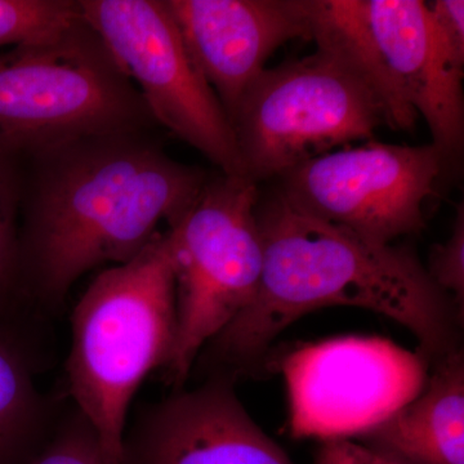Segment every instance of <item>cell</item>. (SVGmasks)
<instances>
[{
	"mask_svg": "<svg viewBox=\"0 0 464 464\" xmlns=\"http://www.w3.org/2000/svg\"><path fill=\"white\" fill-rule=\"evenodd\" d=\"M21 285L57 310L84 274L123 265L194 206L208 179L167 154L152 130L93 134L23 154Z\"/></svg>",
	"mask_w": 464,
	"mask_h": 464,
	"instance_id": "obj_1",
	"label": "cell"
},
{
	"mask_svg": "<svg viewBox=\"0 0 464 464\" xmlns=\"http://www.w3.org/2000/svg\"><path fill=\"white\" fill-rule=\"evenodd\" d=\"M256 218L264 267L257 295L195 364L235 381L261 366L275 338L302 316L332 306L362 307L401 324L433 364L459 348V311L408 246L373 243L259 191Z\"/></svg>",
	"mask_w": 464,
	"mask_h": 464,
	"instance_id": "obj_2",
	"label": "cell"
},
{
	"mask_svg": "<svg viewBox=\"0 0 464 464\" xmlns=\"http://www.w3.org/2000/svg\"><path fill=\"white\" fill-rule=\"evenodd\" d=\"M176 276L169 232H158L130 261L91 283L72 315L69 392L121 464L130 402L145 378L164 369L176 341Z\"/></svg>",
	"mask_w": 464,
	"mask_h": 464,
	"instance_id": "obj_3",
	"label": "cell"
},
{
	"mask_svg": "<svg viewBox=\"0 0 464 464\" xmlns=\"http://www.w3.org/2000/svg\"><path fill=\"white\" fill-rule=\"evenodd\" d=\"M157 127L136 85L82 14L51 38L0 53V136L21 154Z\"/></svg>",
	"mask_w": 464,
	"mask_h": 464,
	"instance_id": "obj_4",
	"label": "cell"
},
{
	"mask_svg": "<svg viewBox=\"0 0 464 464\" xmlns=\"http://www.w3.org/2000/svg\"><path fill=\"white\" fill-rule=\"evenodd\" d=\"M248 177H208L185 217L169 228L176 276V341L164 377L182 387L204 346L257 295L264 267Z\"/></svg>",
	"mask_w": 464,
	"mask_h": 464,
	"instance_id": "obj_5",
	"label": "cell"
},
{
	"mask_svg": "<svg viewBox=\"0 0 464 464\" xmlns=\"http://www.w3.org/2000/svg\"><path fill=\"white\" fill-rule=\"evenodd\" d=\"M244 170L255 182L337 148L372 140L386 114L372 88L329 52L265 69L232 118Z\"/></svg>",
	"mask_w": 464,
	"mask_h": 464,
	"instance_id": "obj_6",
	"label": "cell"
},
{
	"mask_svg": "<svg viewBox=\"0 0 464 464\" xmlns=\"http://www.w3.org/2000/svg\"><path fill=\"white\" fill-rule=\"evenodd\" d=\"M78 3L82 18L136 85L157 124L222 174L246 177L230 119L192 60L166 0Z\"/></svg>",
	"mask_w": 464,
	"mask_h": 464,
	"instance_id": "obj_7",
	"label": "cell"
},
{
	"mask_svg": "<svg viewBox=\"0 0 464 464\" xmlns=\"http://www.w3.org/2000/svg\"><path fill=\"white\" fill-rule=\"evenodd\" d=\"M444 166L432 143L368 141L290 168L275 191L302 212L389 246L423 230V206Z\"/></svg>",
	"mask_w": 464,
	"mask_h": 464,
	"instance_id": "obj_8",
	"label": "cell"
},
{
	"mask_svg": "<svg viewBox=\"0 0 464 464\" xmlns=\"http://www.w3.org/2000/svg\"><path fill=\"white\" fill-rule=\"evenodd\" d=\"M429 364L380 337L306 344L283 359L293 438H356L420 395Z\"/></svg>",
	"mask_w": 464,
	"mask_h": 464,
	"instance_id": "obj_9",
	"label": "cell"
},
{
	"mask_svg": "<svg viewBox=\"0 0 464 464\" xmlns=\"http://www.w3.org/2000/svg\"><path fill=\"white\" fill-rule=\"evenodd\" d=\"M121 464H295L255 422L234 381L210 377L142 409L124 433Z\"/></svg>",
	"mask_w": 464,
	"mask_h": 464,
	"instance_id": "obj_10",
	"label": "cell"
},
{
	"mask_svg": "<svg viewBox=\"0 0 464 464\" xmlns=\"http://www.w3.org/2000/svg\"><path fill=\"white\" fill-rule=\"evenodd\" d=\"M183 42L232 121L277 48L311 41L304 0H166Z\"/></svg>",
	"mask_w": 464,
	"mask_h": 464,
	"instance_id": "obj_11",
	"label": "cell"
},
{
	"mask_svg": "<svg viewBox=\"0 0 464 464\" xmlns=\"http://www.w3.org/2000/svg\"><path fill=\"white\" fill-rule=\"evenodd\" d=\"M369 26L406 101L422 115L444 163L464 141L463 70L448 51L426 2L362 0Z\"/></svg>",
	"mask_w": 464,
	"mask_h": 464,
	"instance_id": "obj_12",
	"label": "cell"
},
{
	"mask_svg": "<svg viewBox=\"0 0 464 464\" xmlns=\"http://www.w3.org/2000/svg\"><path fill=\"white\" fill-rule=\"evenodd\" d=\"M353 440L398 464H464L462 348L433 362L420 395Z\"/></svg>",
	"mask_w": 464,
	"mask_h": 464,
	"instance_id": "obj_13",
	"label": "cell"
},
{
	"mask_svg": "<svg viewBox=\"0 0 464 464\" xmlns=\"http://www.w3.org/2000/svg\"><path fill=\"white\" fill-rule=\"evenodd\" d=\"M311 41L353 69L377 94L391 130L411 132L417 111L386 65L366 18L362 0H304Z\"/></svg>",
	"mask_w": 464,
	"mask_h": 464,
	"instance_id": "obj_14",
	"label": "cell"
},
{
	"mask_svg": "<svg viewBox=\"0 0 464 464\" xmlns=\"http://www.w3.org/2000/svg\"><path fill=\"white\" fill-rule=\"evenodd\" d=\"M18 319L0 317V464H25L50 435V402Z\"/></svg>",
	"mask_w": 464,
	"mask_h": 464,
	"instance_id": "obj_15",
	"label": "cell"
},
{
	"mask_svg": "<svg viewBox=\"0 0 464 464\" xmlns=\"http://www.w3.org/2000/svg\"><path fill=\"white\" fill-rule=\"evenodd\" d=\"M24 158L0 136V317L18 319L26 302L21 285L20 228Z\"/></svg>",
	"mask_w": 464,
	"mask_h": 464,
	"instance_id": "obj_16",
	"label": "cell"
},
{
	"mask_svg": "<svg viewBox=\"0 0 464 464\" xmlns=\"http://www.w3.org/2000/svg\"><path fill=\"white\" fill-rule=\"evenodd\" d=\"M79 18L78 0H0V47L44 41Z\"/></svg>",
	"mask_w": 464,
	"mask_h": 464,
	"instance_id": "obj_17",
	"label": "cell"
},
{
	"mask_svg": "<svg viewBox=\"0 0 464 464\" xmlns=\"http://www.w3.org/2000/svg\"><path fill=\"white\" fill-rule=\"evenodd\" d=\"M25 464H112L96 430L78 408L54 423L42 448Z\"/></svg>",
	"mask_w": 464,
	"mask_h": 464,
	"instance_id": "obj_18",
	"label": "cell"
},
{
	"mask_svg": "<svg viewBox=\"0 0 464 464\" xmlns=\"http://www.w3.org/2000/svg\"><path fill=\"white\" fill-rule=\"evenodd\" d=\"M435 285L453 301L463 314L464 306V208H457L453 231L445 243L436 244L430 253L426 267Z\"/></svg>",
	"mask_w": 464,
	"mask_h": 464,
	"instance_id": "obj_19",
	"label": "cell"
},
{
	"mask_svg": "<svg viewBox=\"0 0 464 464\" xmlns=\"http://www.w3.org/2000/svg\"><path fill=\"white\" fill-rule=\"evenodd\" d=\"M427 7L448 51L464 63L463 0H435L427 3Z\"/></svg>",
	"mask_w": 464,
	"mask_h": 464,
	"instance_id": "obj_20",
	"label": "cell"
},
{
	"mask_svg": "<svg viewBox=\"0 0 464 464\" xmlns=\"http://www.w3.org/2000/svg\"><path fill=\"white\" fill-rule=\"evenodd\" d=\"M315 464H398L353 439L335 438L320 441Z\"/></svg>",
	"mask_w": 464,
	"mask_h": 464,
	"instance_id": "obj_21",
	"label": "cell"
}]
</instances>
